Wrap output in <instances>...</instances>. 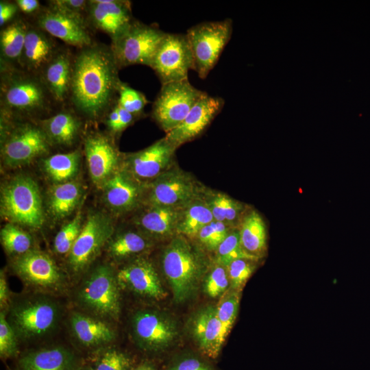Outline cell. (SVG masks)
I'll list each match as a JSON object with an SVG mask.
<instances>
[{
	"label": "cell",
	"instance_id": "6da1fadb",
	"mask_svg": "<svg viewBox=\"0 0 370 370\" xmlns=\"http://www.w3.org/2000/svg\"><path fill=\"white\" fill-rule=\"evenodd\" d=\"M119 69L110 47L92 42L79 49L73 61L69 95L81 114L97 120L114 106L121 82Z\"/></svg>",
	"mask_w": 370,
	"mask_h": 370
},
{
	"label": "cell",
	"instance_id": "7a4b0ae2",
	"mask_svg": "<svg viewBox=\"0 0 370 370\" xmlns=\"http://www.w3.org/2000/svg\"><path fill=\"white\" fill-rule=\"evenodd\" d=\"M161 266L175 301L181 303L195 293L208 261L204 253L189 237L177 234L163 249Z\"/></svg>",
	"mask_w": 370,
	"mask_h": 370
},
{
	"label": "cell",
	"instance_id": "3957f363",
	"mask_svg": "<svg viewBox=\"0 0 370 370\" xmlns=\"http://www.w3.org/2000/svg\"><path fill=\"white\" fill-rule=\"evenodd\" d=\"M51 97L40 76L3 66L1 80V117L32 116L49 107Z\"/></svg>",
	"mask_w": 370,
	"mask_h": 370
},
{
	"label": "cell",
	"instance_id": "277c9868",
	"mask_svg": "<svg viewBox=\"0 0 370 370\" xmlns=\"http://www.w3.org/2000/svg\"><path fill=\"white\" fill-rule=\"evenodd\" d=\"M1 216L14 224L40 228L45 221L42 201L36 182L30 177L16 175L1 190Z\"/></svg>",
	"mask_w": 370,
	"mask_h": 370
},
{
	"label": "cell",
	"instance_id": "5b68a950",
	"mask_svg": "<svg viewBox=\"0 0 370 370\" xmlns=\"http://www.w3.org/2000/svg\"><path fill=\"white\" fill-rule=\"evenodd\" d=\"M1 157L5 166H24L49 152L51 143L40 126L29 122L12 126L1 118Z\"/></svg>",
	"mask_w": 370,
	"mask_h": 370
},
{
	"label": "cell",
	"instance_id": "8992f818",
	"mask_svg": "<svg viewBox=\"0 0 370 370\" xmlns=\"http://www.w3.org/2000/svg\"><path fill=\"white\" fill-rule=\"evenodd\" d=\"M204 186L175 165L143 186L142 206L182 208L198 197Z\"/></svg>",
	"mask_w": 370,
	"mask_h": 370
},
{
	"label": "cell",
	"instance_id": "52a82bcc",
	"mask_svg": "<svg viewBox=\"0 0 370 370\" xmlns=\"http://www.w3.org/2000/svg\"><path fill=\"white\" fill-rule=\"evenodd\" d=\"M232 21L204 22L193 26L186 34L194 60V71L205 79L217 63L229 42L233 29Z\"/></svg>",
	"mask_w": 370,
	"mask_h": 370
},
{
	"label": "cell",
	"instance_id": "ba28073f",
	"mask_svg": "<svg viewBox=\"0 0 370 370\" xmlns=\"http://www.w3.org/2000/svg\"><path fill=\"white\" fill-rule=\"evenodd\" d=\"M60 310L57 303L46 297H33L14 304L10 324L17 337L26 340L43 336L57 326Z\"/></svg>",
	"mask_w": 370,
	"mask_h": 370
},
{
	"label": "cell",
	"instance_id": "9c48e42d",
	"mask_svg": "<svg viewBox=\"0 0 370 370\" xmlns=\"http://www.w3.org/2000/svg\"><path fill=\"white\" fill-rule=\"evenodd\" d=\"M166 35L156 26L134 20L130 27L112 40L111 49L119 68L134 64L149 66Z\"/></svg>",
	"mask_w": 370,
	"mask_h": 370
},
{
	"label": "cell",
	"instance_id": "30bf717a",
	"mask_svg": "<svg viewBox=\"0 0 370 370\" xmlns=\"http://www.w3.org/2000/svg\"><path fill=\"white\" fill-rule=\"evenodd\" d=\"M204 93L188 79L163 84L153 103L152 118L167 134L184 120Z\"/></svg>",
	"mask_w": 370,
	"mask_h": 370
},
{
	"label": "cell",
	"instance_id": "8fae6325",
	"mask_svg": "<svg viewBox=\"0 0 370 370\" xmlns=\"http://www.w3.org/2000/svg\"><path fill=\"white\" fill-rule=\"evenodd\" d=\"M85 279L78 293L80 303L97 315L116 319L120 312L119 286L112 267L98 265Z\"/></svg>",
	"mask_w": 370,
	"mask_h": 370
},
{
	"label": "cell",
	"instance_id": "7c38bea8",
	"mask_svg": "<svg viewBox=\"0 0 370 370\" xmlns=\"http://www.w3.org/2000/svg\"><path fill=\"white\" fill-rule=\"evenodd\" d=\"M114 223L106 214L90 212L69 254L68 263L75 273L84 271L97 257L114 233Z\"/></svg>",
	"mask_w": 370,
	"mask_h": 370
},
{
	"label": "cell",
	"instance_id": "4fadbf2b",
	"mask_svg": "<svg viewBox=\"0 0 370 370\" xmlns=\"http://www.w3.org/2000/svg\"><path fill=\"white\" fill-rule=\"evenodd\" d=\"M149 66L162 84L188 79L194 60L186 34L166 33Z\"/></svg>",
	"mask_w": 370,
	"mask_h": 370
},
{
	"label": "cell",
	"instance_id": "5bb4252c",
	"mask_svg": "<svg viewBox=\"0 0 370 370\" xmlns=\"http://www.w3.org/2000/svg\"><path fill=\"white\" fill-rule=\"evenodd\" d=\"M176 149L164 136L142 150L122 156L121 169L144 186L175 165Z\"/></svg>",
	"mask_w": 370,
	"mask_h": 370
},
{
	"label": "cell",
	"instance_id": "9a60e30c",
	"mask_svg": "<svg viewBox=\"0 0 370 370\" xmlns=\"http://www.w3.org/2000/svg\"><path fill=\"white\" fill-rule=\"evenodd\" d=\"M12 267L27 284L45 291H58L64 282L62 272L47 254L36 250L18 256Z\"/></svg>",
	"mask_w": 370,
	"mask_h": 370
},
{
	"label": "cell",
	"instance_id": "2e32d148",
	"mask_svg": "<svg viewBox=\"0 0 370 370\" xmlns=\"http://www.w3.org/2000/svg\"><path fill=\"white\" fill-rule=\"evenodd\" d=\"M37 18L38 27L68 45L82 49L92 43L82 14L49 5Z\"/></svg>",
	"mask_w": 370,
	"mask_h": 370
},
{
	"label": "cell",
	"instance_id": "e0dca14e",
	"mask_svg": "<svg viewBox=\"0 0 370 370\" xmlns=\"http://www.w3.org/2000/svg\"><path fill=\"white\" fill-rule=\"evenodd\" d=\"M84 153L92 181L102 187L118 171L122 156L111 139L101 133L90 134L86 138Z\"/></svg>",
	"mask_w": 370,
	"mask_h": 370
},
{
	"label": "cell",
	"instance_id": "ac0fdd59",
	"mask_svg": "<svg viewBox=\"0 0 370 370\" xmlns=\"http://www.w3.org/2000/svg\"><path fill=\"white\" fill-rule=\"evenodd\" d=\"M223 106L224 100L222 98L205 92L184 120L168 132L165 137L176 148L194 140L204 132Z\"/></svg>",
	"mask_w": 370,
	"mask_h": 370
},
{
	"label": "cell",
	"instance_id": "d6986e66",
	"mask_svg": "<svg viewBox=\"0 0 370 370\" xmlns=\"http://www.w3.org/2000/svg\"><path fill=\"white\" fill-rule=\"evenodd\" d=\"M119 286L139 295L162 299L166 293L152 262L140 256L132 259L116 273Z\"/></svg>",
	"mask_w": 370,
	"mask_h": 370
},
{
	"label": "cell",
	"instance_id": "ffe728a7",
	"mask_svg": "<svg viewBox=\"0 0 370 370\" xmlns=\"http://www.w3.org/2000/svg\"><path fill=\"white\" fill-rule=\"evenodd\" d=\"M132 323L137 342L149 350L156 351L166 347L177 334L173 322L154 310L138 311L134 316Z\"/></svg>",
	"mask_w": 370,
	"mask_h": 370
},
{
	"label": "cell",
	"instance_id": "44dd1931",
	"mask_svg": "<svg viewBox=\"0 0 370 370\" xmlns=\"http://www.w3.org/2000/svg\"><path fill=\"white\" fill-rule=\"evenodd\" d=\"M86 10L91 23L108 34L112 40L124 32L134 21L129 1H88Z\"/></svg>",
	"mask_w": 370,
	"mask_h": 370
},
{
	"label": "cell",
	"instance_id": "7402d4cb",
	"mask_svg": "<svg viewBox=\"0 0 370 370\" xmlns=\"http://www.w3.org/2000/svg\"><path fill=\"white\" fill-rule=\"evenodd\" d=\"M103 197L108 208L122 214L142 206L143 185L123 170H118L103 185Z\"/></svg>",
	"mask_w": 370,
	"mask_h": 370
},
{
	"label": "cell",
	"instance_id": "603a6c76",
	"mask_svg": "<svg viewBox=\"0 0 370 370\" xmlns=\"http://www.w3.org/2000/svg\"><path fill=\"white\" fill-rule=\"evenodd\" d=\"M143 206V210L134 220L138 230L151 239L169 241L177 234V227L182 208Z\"/></svg>",
	"mask_w": 370,
	"mask_h": 370
},
{
	"label": "cell",
	"instance_id": "cb8c5ba5",
	"mask_svg": "<svg viewBox=\"0 0 370 370\" xmlns=\"http://www.w3.org/2000/svg\"><path fill=\"white\" fill-rule=\"evenodd\" d=\"M51 37L39 27L27 26L18 62L23 71L36 75L42 72L58 51Z\"/></svg>",
	"mask_w": 370,
	"mask_h": 370
},
{
	"label": "cell",
	"instance_id": "d4e9b609",
	"mask_svg": "<svg viewBox=\"0 0 370 370\" xmlns=\"http://www.w3.org/2000/svg\"><path fill=\"white\" fill-rule=\"evenodd\" d=\"M73 61L69 51L58 50L41 72L40 78L57 102L62 103L70 95Z\"/></svg>",
	"mask_w": 370,
	"mask_h": 370
},
{
	"label": "cell",
	"instance_id": "484cf974",
	"mask_svg": "<svg viewBox=\"0 0 370 370\" xmlns=\"http://www.w3.org/2000/svg\"><path fill=\"white\" fill-rule=\"evenodd\" d=\"M193 332L201 351L210 358H217L227 335L218 318L216 308L208 306L197 314Z\"/></svg>",
	"mask_w": 370,
	"mask_h": 370
},
{
	"label": "cell",
	"instance_id": "4316f807",
	"mask_svg": "<svg viewBox=\"0 0 370 370\" xmlns=\"http://www.w3.org/2000/svg\"><path fill=\"white\" fill-rule=\"evenodd\" d=\"M201 197L210 210L214 221L223 223L232 229L239 227L247 211L245 204L223 193L206 186Z\"/></svg>",
	"mask_w": 370,
	"mask_h": 370
},
{
	"label": "cell",
	"instance_id": "83f0119b",
	"mask_svg": "<svg viewBox=\"0 0 370 370\" xmlns=\"http://www.w3.org/2000/svg\"><path fill=\"white\" fill-rule=\"evenodd\" d=\"M74 355L62 347H53L29 352L21 357V370H71Z\"/></svg>",
	"mask_w": 370,
	"mask_h": 370
},
{
	"label": "cell",
	"instance_id": "f1b7e54d",
	"mask_svg": "<svg viewBox=\"0 0 370 370\" xmlns=\"http://www.w3.org/2000/svg\"><path fill=\"white\" fill-rule=\"evenodd\" d=\"M238 229L243 249L259 260L267 249V230L262 217L256 210H247Z\"/></svg>",
	"mask_w": 370,
	"mask_h": 370
},
{
	"label": "cell",
	"instance_id": "f546056e",
	"mask_svg": "<svg viewBox=\"0 0 370 370\" xmlns=\"http://www.w3.org/2000/svg\"><path fill=\"white\" fill-rule=\"evenodd\" d=\"M40 126L50 143L71 145L76 140L81 128L77 117L69 111H62L41 120Z\"/></svg>",
	"mask_w": 370,
	"mask_h": 370
},
{
	"label": "cell",
	"instance_id": "4dcf8cb0",
	"mask_svg": "<svg viewBox=\"0 0 370 370\" xmlns=\"http://www.w3.org/2000/svg\"><path fill=\"white\" fill-rule=\"evenodd\" d=\"M71 326L76 338L86 346L102 345L114 338V332L108 325L82 314L72 315Z\"/></svg>",
	"mask_w": 370,
	"mask_h": 370
},
{
	"label": "cell",
	"instance_id": "1f68e13d",
	"mask_svg": "<svg viewBox=\"0 0 370 370\" xmlns=\"http://www.w3.org/2000/svg\"><path fill=\"white\" fill-rule=\"evenodd\" d=\"M83 190L76 181L56 184L48 193V208L56 219L69 215L79 203Z\"/></svg>",
	"mask_w": 370,
	"mask_h": 370
},
{
	"label": "cell",
	"instance_id": "d6a6232c",
	"mask_svg": "<svg viewBox=\"0 0 370 370\" xmlns=\"http://www.w3.org/2000/svg\"><path fill=\"white\" fill-rule=\"evenodd\" d=\"M213 220L210 210L200 195L181 209L177 234L193 238Z\"/></svg>",
	"mask_w": 370,
	"mask_h": 370
},
{
	"label": "cell",
	"instance_id": "836d02e7",
	"mask_svg": "<svg viewBox=\"0 0 370 370\" xmlns=\"http://www.w3.org/2000/svg\"><path fill=\"white\" fill-rule=\"evenodd\" d=\"M108 245L110 256L116 260H123L147 251L151 242L149 237L137 229L123 231L112 236Z\"/></svg>",
	"mask_w": 370,
	"mask_h": 370
},
{
	"label": "cell",
	"instance_id": "e575fe53",
	"mask_svg": "<svg viewBox=\"0 0 370 370\" xmlns=\"http://www.w3.org/2000/svg\"><path fill=\"white\" fill-rule=\"evenodd\" d=\"M81 159L78 150L57 153L45 158L42 167L47 175L56 184L72 181L77 174Z\"/></svg>",
	"mask_w": 370,
	"mask_h": 370
},
{
	"label": "cell",
	"instance_id": "d590c367",
	"mask_svg": "<svg viewBox=\"0 0 370 370\" xmlns=\"http://www.w3.org/2000/svg\"><path fill=\"white\" fill-rule=\"evenodd\" d=\"M27 26L22 20H16L5 26L0 35L1 56L3 64L19 62L24 47Z\"/></svg>",
	"mask_w": 370,
	"mask_h": 370
},
{
	"label": "cell",
	"instance_id": "8d00e7d4",
	"mask_svg": "<svg viewBox=\"0 0 370 370\" xmlns=\"http://www.w3.org/2000/svg\"><path fill=\"white\" fill-rule=\"evenodd\" d=\"M0 236L2 246L9 254L18 256L32 249V236L14 223L5 225L1 230Z\"/></svg>",
	"mask_w": 370,
	"mask_h": 370
},
{
	"label": "cell",
	"instance_id": "74e56055",
	"mask_svg": "<svg viewBox=\"0 0 370 370\" xmlns=\"http://www.w3.org/2000/svg\"><path fill=\"white\" fill-rule=\"evenodd\" d=\"M247 258L258 260L249 255L242 247L240 240L238 228L230 231L226 238L221 242L215 251V263L226 267L231 262L240 259Z\"/></svg>",
	"mask_w": 370,
	"mask_h": 370
},
{
	"label": "cell",
	"instance_id": "f35d334b",
	"mask_svg": "<svg viewBox=\"0 0 370 370\" xmlns=\"http://www.w3.org/2000/svg\"><path fill=\"white\" fill-rule=\"evenodd\" d=\"M82 225V215L79 211L57 233L53 243L56 252L59 254H69L81 232Z\"/></svg>",
	"mask_w": 370,
	"mask_h": 370
},
{
	"label": "cell",
	"instance_id": "ab89813d",
	"mask_svg": "<svg viewBox=\"0 0 370 370\" xmlns=\"http://www.w3.org/2000/svg\"><path fill=\"white\" fill-rule=\"evenodd\" d=\"M240 303V291L232 290L224 294L217 309V314L227 336L237 317Z\"/></svg>",
	"mask_w": 370,
	"mask_h": 370
},
{
	"label": "cell",
	"instance_id": "60d3db41",
	"mask_svg": "<svg viewBox=\"0 0 370 370\" xmlns=\"http://www.w3.org/2000/svg\"><path fill=\"white\" fill-rule=\"evenodd\" d=\"M233 229L223 223L213 220L203 227L194 236L200 244L210 251H216L221 242Z\"/></svg>",
	"mask_w": 370,
	"mask_h": 370
},
{
	"label": "cell",
	"instance_id": "b9f144b4",
	"mask_svg": "<svg viewBox=\"0 0 370 370\" xmlns=\"http://www.w3.org/2000/svg\"><path fill=\"white\" fill-rule=\"evenodd\" d=\"M118 95L117 103L125 110L136 118L143 113L148 100L142 92L121 82L118 88Z\"/></svg>",
	"mask_w": 370,
	"mask_h": 370
},
{
	"label": "cell",
	"instance_id": "7bdbcfd3",
	"mask_svg": "<svg viewBox=\"0 0 370 370\" xmlns=\"http://www.w3.org/2000/svg\"><path fill=\"white\" fill-rule=\"evenodd\" d=\"M258 261L240 258L231 262L225 267L232 290L240 291L254 273Z\"/></svg>",
	"mask_w": 370,
	"mask_h": 370
},
{
	"label": "cell",
	"instance_id": "ee69618b",
	"mask_svg": "<svg viewBox=\"0 0 370 370\" xmlns=\"http://www.w3.org/2000/svg\"><path fill=\"white\" fill-rule=\"evenodd\" d=\"M229 283L225 267L215 263L206 277L204 290L210 297H217L226 291Z\"/></svg>",
	"mask_w": 370,
	"mask_h": 370
},
{
	"label": "cell",
	"instance_id": "f6af8a7d",
	"mask_svg": "<svg viewBox=\"0 0 370 370\" xmlns=\"http://www.w3.org/2000/svg\"><path fill=\"white\" fill-rule=\"evenodd\" d=\"M136 117L116 103L108 112L106 124L112 134L120 133L130 125Z\"/></svg>",
	"mask_w": 370,
	"mask_h": 370
},
{
	"label": "cell",
	"instance_id": "bcb514c9",
	"mask_svg": "<svg viewBox=\"0 0 370 370\" xmlns=\"http://www.w3.org/2000/svg\"><path fill=\"white\" fill-rule=\"evenodd\" d=\"M16 335L5 313L0 314V354L2 357H9L16 352Z\"/></svg>",
	"mask_w": 370,
	"mask_h": 370
},
{
	"label": "cell",
	"instance_id": "7dc6e473",
	"mask_svg": "<svg viewBox=\"0 0 370 370\" xmlns=\"http://www.w3.org/2000/svg\"><path fill=\"white\" fill-rule=\"evenodd\" d=\"M130 360L116 351L106 352L99 360L97 370H128Z\"/></svg>",
	"mask_w": 370,
	"mask_h": 370
},
{
	"label": "cell",
	"instance_id": "c3c4849f",
	"mask_svg": "<svg viewBox=\"0 0 370 370\" xmlns=\"http://www.w3.org/2000/svg\"><path fill=\"white\" fill-rule=\"evenodd\" d=\"M49 2V5L77 14H82L88 6V1L84 0H55Z\"/></svg>",
	"mask_w": 370,
	"mask_h": 370
},
{
	"label": "cell",
	"instance_id": "681fc988",
	"mask_svg": "<svg viewBox=\"0 0 370 370\" xmlns=\"http://www.w3.org/2000/svg\"><path fill=\"white\" fill-rule=\"evenodd\" d=\"M169 370H212L209 366L196 358L188 357L177 361Z\"/></svg>",
	"mask_w": 370,
	"mask_h": 370
},
{
	"label": "cell",
	"instance_id": "f907efd6",
	"mask_svg": "<svg viewBox=\"0 0 370 370\" xmlns=\"http://www.w3.org/2000/svg\"><path fill=\"white\" fill-rule=\"evenodd\" d=\"M16 3L1 1L0 2V25L4 26L13 18L18 10Z\"/></svg>",
	"mask_w": 370,
	"mask_h": 370
},
{
	"label": "cell",
	"instance_id": "816d5d0a",
	"mask_svg": "<svg viewBox=\"0 0 370 370\" xmlns=\"http://www.w3.org/2000/svg\"><path fill=\"white\" fill-rule=\"evenodd\" d=\"M16 3L18 9L26 14H31L39 8V1L37 0H17Z\"/></svg>",
	"mask_w": 370,
	"mask_h": 370
},
{
	"label": "cell",
	"instance_id": "f5cc1de1",
	"mask_svg": "<svg viewBox=\"0 0 370 370\" xmlns=\"http://www.w3.org/2000/svg\"><path fill=\"white\" fill-rule=\"evenodd\" d=\"M9 296L8 286L5 280L3 272H1L0 275V304L3 308L7 304Z\"/></svg>",
	"mask_w": 370,
	"mask_h": 370
},
{
	"label": "cell",
	"instance_id": "db71d44e",
	"mask_svg": "<svg viewBox=\"0 0 370 370\" xmlns=\"http://www.w3.org/2000/svg\"><path fill=\"white\" fill-rule=\"evenodd\" d=\"M135 370H155L153 367L148 365H142Z\"/></svg>",
	"mask_w": 370,
	"mask_h": 370
},
{
	"label": "cell",
	"instance_id": "11a10c76",
	"mask_svg": "<svg viewBox=\"0 0 370 370\" xmlns=\"http://www.w3.org/2000/svg\"><path fill=\"white\" fill-rule=\"evenodd\" d=\"M90 370H92V369H90Z\"/></svg>",
	"mask_w": 370,
	"mask_h": 370
}]
</instances>
